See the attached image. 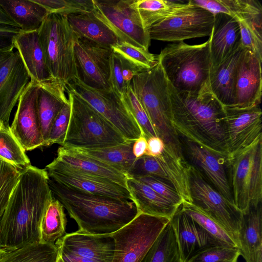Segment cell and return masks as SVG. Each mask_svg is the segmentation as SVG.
Segmentation results:
<instances>
[{
	"instance_id": "cell-57",
	"label": "cell",
	"mask_w": 262,
	"mask_h": 262,
	"mask_svg": "<svg viewBox=\"0 0 262 262\" xmlns=\"http://www.w3.org/2000/svg\"><path fill=\"white\" fill-rule=\"evenodd\" d=\"M7 250L5 249L1 245L0 240V258L6 253Z\"/></svg>"
},
{
	"instance_id": "cell-41",
	"label": "cell",
	"mask_w": 262,
	"mask_h": 262,
	"mask_svg": "<svg viewBox=\"0 0 262 262\" xmlns=\"http://www.w3.org/2000/svg\"><path fill=\"white\" fill-rule=\"evenodd\" d=\"M42 6L48 14L68 16L72 14L92 12L93 0H33Z\"/></svg>"
},
{
	"instance_id": "cell-45",
	"label": "cell",
	"mask_w": 262,
	"mask_h": 262,
	"mask_svg": "<svg viewBox=\"0 0 262 262\" xmlns=\"http://www.w3.org/2000/svg\"><path fill=\"white\" fill-rule=\"evenodd\" d=\"M239 255L237 247L214 246L198 252L187 262H237Z\"/></svg>"
},
{
	"instance_id": "cell-33",
	"label": "cell",
	"mask_w": 262,
	"mask_h": 262,
	"mask_svg": "<svg viewBox=\"0 0 262 262\" xmlns=\"http://www.w3.org/2000/svg\"><path fill=\"white\" fill-rule=\"evenodd\" d=\"M62 205L53 198L46 208L39 224V243L55 245L66 234L67 219Z\"/></svg>"
},
{
	"instance_id": "cell-37",
	"label": "cell",
	"mask_w": 262,
	"mask_h": 262,
	"mask_svg": "<svg viewBox=\"0 0 262 262\" xmlns=\"http://www.w3.org/2000/svg\"><path fill=\"white\" fill-rule=\"evenodd\" d=\"M184 3L165 0H134L133 6L144 29L148 30L154 25L170 15Z\"/></svg>"
},
{
	"instance_id": "cell-21",
	"label": "cell",
	"mask_w": 262,
	"mask_h": 262,
	"mask_svg": "<svg viewBox=\"0 0 262 262\" xmlns=\"http://www.w3.org/2000/svg\"><path fill=\"white\" fill-rule=\"evenodd\" d=\"M261 61L254 54L245 50L236 70L233 107L249 108L260 104L262 94Z\"/></svg>"
},
{
	"instance_id": "cell-40",
	"label": "cell",
	"mask_w": 262,
	"mask_h": 262,
	"mask_svg": "<svg viewBox=\"0 0 262 262\" xmlns=\"http://www.w3.org/2000/svg\"><path fill=\"white\" fill-rule=\"evenodd\" d=\"M230 16L246 21L262 32V6L256 0H228Z\"/></svg>"
},
{
	"instance_id": "cell-5",
	"label": "cell",
	"mask_w": 262,
	"mask_h": 262,
	"mask_svg": "<svg viewBox=\"0 0 262 262\" xmlns=\"http://www.w3.org/2000/svg\"><path fill=\"white\" fill-rule=\"evenodd\" d=\"M210 43L209 38L199 45L174 42L157 55L168 82L177 92L199 93L209 88Z\"/></svg>"
},
{
	"instance_id": "cell-58",
	"label": "cell",
	"mask_w": 262,
	"mask_h": 262,
	"mask_svg": "<svg viewBox=\"0 0 262 262\" xmlns=\"http://www.w3.org/2000/svg\"><path fill=\"white\" fill-rule=\"evenodd\" d=\"M56 262H63L62 260L61 259L59 255Z\"/></svg>"
},
{
	"instance_id": "cell-35",
	"label": "cell",
	"mask_w": 262,
	"mask_h": 262,
	"mask_svg": "<svg viewBox=\"0 0 262 262\" xmlns=\"http://www.w3.org/2000/svg\"><path fill=\"white\" fill-rule=\"evenodd\" d=\"M140 262H184L170 221Z\"/></svg>"
},
{
	"instance_id": "cell-36",
	"label": "cell",
	"mask_w": 262,
	"mask_h": 262,
	"mask_svg": "<svg viewBox=\"0 0 262 262\" xmlns=\"http://www.w3.org/2000/svg\"><path fill=\"white\" fill-rule=\"evenodd\" d=\"M58 255L55 245L34 242L7 251L0 262H56Z\"/></svg>"
},
{
	"instance_id": "cell-27",
	"label": "cell",
	"mask_w": 262,
	"mask_h": 262,
	"mask_svg": "<svg viewBox=\"0 0 262 262\" xmlns=\"http://www.w3.org/2000/svg\"><path fill=\"white\" fill-rule=\"evenodd\" d=\"M55 159L80 172L107 179L127 187L126 182L129 178L127 173L73 149L60 146Z\"/></svg>"
},
{
	"instance_id": "cell-52",
	"label": "cell",
	"mask_w": 262,
	"mask_h": 262,
	"mask_svg": "<svg viewBox=\"0 0 262 262\" xmlns=\"http://www.w3.org/2000/svg\"><path fill=\"white\" fill-rule=\"evenodd\" d=\"M57 248L59 255L63 262H98L88 258L74 254L62 248L58 247Z\"/></svg>"
},
{
	"instance_id": "cell-9",
	"label": "cell",
	"mask_w": 262,
	"mask_h": 262,
	"mask_svg": "<svg viewBox=\"0 0 262 262\" xmlns=\"http://www.w3.org/2000/svg\"><path fill=\"white\" fill-rule=\"evenodd\" d=\"M187 176L191 203L221 226L238 248L243 213L192 166L187 165Z\"/></svg>"
},
{
	"instance_id": "cell-32",
	"label": "cell",
	"mask_w": 262,
	"mask_h": 262,
	"mask_svg": "<svg viewBox=\"0 0 262 262\" xmlns=\"http://www.w3.org/2000/svg\"><path fill=\"white\" fill-rule=\"evenodd\" d=\"M0 5L21 32L38 31L48 15L33 0H0Z\"/></svg>"
},
{
	"instance_id": "cell-19",
	"label": "cell",
	"mask_w": 262,
	"mask_h": 262,
	"mask_svg": "<svg viewBox=\"0 0 262 262\" xmlns=\"http://www.w3.org/2000/svg\"><path fill=\"white\" fill-rule=\"evenodd\" d=\"M38 84L30 81L21 94L10 129L25 151L45 146L36 108Z\"/></svg>"
},
{
	"instance_id": "cell-59",
	"label": "cell",
	"mask_w": 262,
	"mask_h": 262,
	"mask_svg": "<svg viewBox=\"0 0 262 262\" xmlns=\"http://www.w3.org/2000/svg\"><path fill=\"white\" fill-rule=\"evenodd\" d=\"M3 126H3V124H2V122H1V121H0V128L2 127H3Z\"/></svg>"
},
{
	"instance_id": "cell-25",
	"label": "cell",
	"mask_w": 262,
	"mask_h": 262,
	"mask_svg": "<svg viewBox=\"0 0 262 262\" xmlns=\"http://www.w3.org/2000/svg\"><path fill=\"white\" fill-rule=\"evenodd\" d=\"M66 89L59 83L51 81L38 84L36 108L40 132L46 146L52 123L61 108L69 101Z\"/></svg>"
},
{
	"instance_id": "cell-16",
	"label": "cell",
	"mask_w": 262,
	"mask_h": 262,
	"mask_svg": "<svg viewBox=\"0 0 262 262\" xmlns=\"http://www.w3.org/2000/svg\"><path fill=\"white\" fill-rule=\"evenodd\" d=\"M224 126L228 158L262 138L259 105L249 108L225 107Z\"/></svg>"
},
{
	"instance_id": "cell-46",
	"label": "cell",
	"mask_w": 262,
	"mask_h": 262,
	"mask_svg": "<svg viewBox=\"0 0 262 262\" xmlns=\"http://www.w3.org/2000/svg\"><path fill=\"white\" fill-rule=\"evenodd\" d=\"M133 178L148 185L162 196L179 207L184 201L173 185L166 179L150 175Z\"/></svg>"
},
{
	"instance_id": "cell-13",
	"label": "cell",
	"mask_w": 262,
	"mask_h": 262,
	"mask_svg": "<svg viewBox=\"0 0 262 262\" xmlns=\"http://www.w3.org/2000/svg\"><path fill=\"white\" fill-rule=\"evenodd\" d=\"M134 0H93L94 15L120 41L148 50L150 38L133 6Z\"/></svg>"
},
{
	"instance_id": "cell-44",
	"label": "cell",
	"mask_w": 262,
	"mask_h": 262,
	"mask_svg": "<svg viewBox=\"0 0 262 262\" xmlns=\"http://www.w3.org/2000/svg\"><path fill=\"white\" fill-rule=\"evenodd\" d=\"M20 170L0 159V220L19 179Z\"/></svg>"
},
{
	"instance_id": "cell-53",
	"label": "cell",
	"mask_w": 262,
	"mask_h": 262,
	"mask_svg": "<svg viewBox=\"0 0 262 262\" xmlns=\"http://www.w3.org/2000/svg\"><path fill=\"white\" fill-rule=\"evenodd\" d=\"M147 146V139L144 136H141L134 142L133 152L138 159L145 155Z\"/></svg>"
},
{
	"instance_id": "cell-20",
	"label": "cell",
	"mask_w": 262,
	"mask_h": 262,
	"mask_svg": "<svg viewBox=\"0 0 262 262\" xmlns=\"http://www.w3.org/2000/svg\"><path fill=\"white\" fill-rule=\"evenodd\" d=\"M127 174L129 178L150 175L166 179L173 185L184 201L191 202L187 165L165 150L157 157L144 155L137 159Z\"/></svg>"
},
{
	"instance_id": "cell-56",
	"label": "cell",
	"mask_w": 262,
	"mask_h": 262,
	"mask_svg": "<svg viewBox=\"0 0 262 262\" xmlns=\"http://www.w3.org/2000/svg\"><path fill=\"white\" fill-rule=\"evenodd\" d=\"M0 24L6 25L17 27V25L14 21L7 14L4 9L0 5ZM19 28V27H18Z\"/></svg>"
},
{
	"instance_id": "cell-24",
	"label": "cell",
	"mask_w": 262,
	"mask_h": 262,
	"mask_svg": "<svg viewBox=\"0 0 262 262\" xmlns=\"http://www.w3.org/2000/svg\"><path fill=\"white\" fill-rule=\"evenodd\" d=\"M209 38L211 71L241 46L238 21L235 18L225 14H214V25Z\"/></svg>"
},
{
	"instance_id": "cell-49",
	"label": "cell",
	"mask_w": 262,
	"mask_h": 262,
	"mask_svg": "<svg viewBox=\"0 0 262 262\" xmlns=\"http://www.w3.org/2000/svg\"><path fill=\"white\" fill-rule=\"evenodd\" d=\"M109 81L111 89L122 97L128 85L123 78L120 56L114 52L110 59Z\"/></svg>"
},
{
	"instance_id": "cell-55",
	"label": "cell",
	"mask_w": 262,
	"mask_h": 262,
	"mask_svg": "<svg viewBox=\"0 0 262 262\" xmlns=\"http://www.w3.org/2000/svg\"><path fill=\"white\" fill-rule=\"evenodd\" d=\"M13 37L0 36V52L14 49Z\"/></svg>"
},
{
	"instance_id": "cell-12",
	"label": "cell",
	"mask_w": 262,
	"mask_h": 262,
	"mask_svg": "<svg viewBox=\"0 0 262 262\" xmlns=\"http://www.w3.org/2000/svg\"><path fill=\"white\" fill-rule=\"evenodd\" d=\"M214 21L213 14L189 1L151 26L148 33L151 40L181 42L190 38L209 37Z\"/></svg>"
},
{
	"instance_id": "cell-39",
	"label": "cell",
	"mask_w": 262,
	"mask_h": 262,
	"mask_svg": "<svg viewBox=\"0 0 262 262\" xmlns=\"http://www.w3.org/2000/svg\"><path fill=\"white\" fill-rule=\"evenodd\" d=\"M0 159L20 170L31 165L25 150L10 131V128H0Z\"/></svg>"
},
{
	"instance_id": "cell-11",
	"label": "cell",
	"mask_w": 262,
	"mask_h": 262,
	"mask_svg": "<svg viewBox=\"0 0 262 262\" xmlns=\"http://www.w3.org/2000/svg\"><path fill=\"white\" fill-rule=\"evenodd\" d=\"M169 221L165 217L139 213L111 233L115 242L112 262H140Z\"/></svg>"
},
{
	"instance_id": "cell-51",
	"label": "cell",
	"mask_w": 262,
	"mask_h": 262,
	"mask_svg": "<svg viewBox=\"0 0 262 262\" xmlns=\"http://www.w3.org/2000/svg\"><path fill=\"white\" fill-rule=\"evenodd\" d=\"M147 146L145 155L157 157L161 155L165 149L163 140L158 137H152L147 140Z\"/></svg>"
},
{
	"instance_id": "cell-47",
	"label": "cell",
	"mask_w": 262,
	"mask_h": 262,
	"mask_svg": "<svg viewBox=\"0 0 262 262\" xmlns=\"http://www.w3.org/2000/svg\"><path fill=\"white\" fill-rule=\"evenodd\" d=\"M237 20L240 29L242 46L262 60V32L244 20Z\"/></svg>"
},
{
	"instance_id": "cell-14",
	"label": "cell",
	"mask_w": 262,
	"mask_h": 262,
	"mask_svg": "<svg viewBox=\"0 0 262 262\" xmlns=\"http://www.w3.org/2000/svg\"><path fill=\"white\" fill-rule=\"evenodd\" d=\"M187 165L194 167L206 181L233 203L230 188L227 156L179 135Z\"/></svg>"
},
{
	"instance_id": "cell-42",
	"label": "cell",
	"mask_w": 262,
	"mask_h": 262,
	"mask_svg": "<svg viewBox=\"0 0 262 262\" xmlns=\"http://www.w3.org/2000/svg\"><path fill=\"white\" fill-rule=\"evenodd\" d=\"M111 49L113 52L144 70L154 67L158 63L157 55L125 42L120 41Z\"/></svg>"
},
{
	"instance_id": "cell-43",
	"label": "cell",
	"mask_w": 262,
	"mask_h": 262,
	"mask_svg": "<svg viewBox=\"0 0 262 262\" xmlns=\"http://www.w3.org/2000/svg\"><path fill=\"white\" fill-rule=\"evenodd\" d=\"M122 98L129 112L140 126L143 136L147 140L152 137H158L147 115L129 84L127 86Z\"/></svg>"
},
{
	"instance_id": "cell-6",
	"label": "cell",
	"mask_w": 262,
	"mask_h": 262,
	"mask_svg": "<svg viewBox=\"0 0 262 262\" xmlns=\"http://www.w3.org/2000/svg\"><path fill=\"white\" fill-rule=\"evenodd\" d=\"M39 43L52 81L65 89L77 72L74 45L77 37L67 16L48 14L38 30Z\"/></svg>"
},
{
	"instance_id": "cell-54",
	"label": "cell",
	"mask_w": 262,
	"mask_h": 262,
	"mask_svg": "<svg viewBox=\"0 0 262 262\" xmlns=\"http://www.w3.org/2000/svg\"><path fill=\"white\" fill-rule=\"evenodd\" d=\"M21 32L17 27L0 24V36H14Z\"/></svg>"
},
{
	"instance_id": "cell-29",
	"label": "cell",
	"mask_w": 262,
	"mask_h": 262,
	"mask_svg": "<svg viewBox=\"0 0 262 262\" xmlns=\"http://www.w3.org/2000/svg\"><path fill=\"white\" fill-rule=\"evenodd\" d=\"M245 50L241 45L230 56L210 71V90L224 106H233L236 70Z\"/></svg>"
},
{
	"instance_id": "cell-28",
	"label": "cell",
	"mask_w": 262,
	"mask_h": 262,
	"mask_svg": "<svg viewBox=\"0 0 262 262\" xmlns=\"http://www.w3.org/2000/svg\"><path fill=\"white\" fill-rule=\"evenodd\" d=\"M262 203L243 214L238 248L246 262H262Z\"/></svg>"
},
{
	"instance_id": "cell-2",
	"label": "cell",
	"mask_w": 262,
	"mask_h": 262,
	"mask_svg": "<svg viewBox=\"0 0 262 262\" xmlns=\"http://www.w3.org/2000/svg\"><path fill=\"white\" fill-rule=\"evenodd\" d=\"M168 84L172 122L178 134L228 157L224 106L210 89L199 93L179 92Z\"/></svg>"
},
{
	"instance_id": "cell-1",
	"label": "cell",
	"mask_w": 262,
	"mask_h": 262,
	"mask_svg": "<svg viewBox=\"0 0 262 262\" xmlns=\"http://www.w3.org/2000/svg\"><path fill=\"white\" fill-rule=\"evenodd\" d=\"M47 171L31 165L20 170L0 220V240L11 250L39 242L41 217L53 196Z\"/></svg>"
},
{
	"instance_id": "cell-31",
	"label": "cell",
	"mask_w": 262,
	"mask_h": 262,
	"mask_svg": "<svg viewBox=\"0 0 262 262\" xmlns=\"http://www.w3.org/2000/svg\"><path fill=\"white\" fill-rule=\"evenodd\" d=\"M68 23L77 38L86 39L101 46L111 48L120 40L93 12L67 16Z\"/></svg>"
},
{
	"instance_id": "cell-38",
	"label": "cell",
	"mask_w": 262,
	"mask_h": 262,
	"mask_svg": "<svg viewBox=\"0 0 262 262\" xmlns=\"http://www.w3.org/2000/svg\"><path fill=\"white\" fill-rule=\"evenodd\" d=\"M180 208L197 222L219 246L237 247L229 235L221 226L192 203L184 201Z\"/></svg>"
},
{
	"instance_id": "cell-50",
	"label": "cell",
	"mask_w": 262,
	"mask_h": 262,
	"mask_svg": "<svg viewBox=\"0 0 262 262\" xmlns=\"http://www.w3.org/2000/svg\"><path fill=\"white\" fill-rule=\"evenodd\" d=\"M121 60L122 74L124 81L126 85H128L134 76L145 71L120 56Z\"/></svg>"
},
{
	"instance_id": "cell-4",
	"label": "cell",
	"mask_w": 262,
	"mask_h": 262,
	"mask_svg": "<svg viewBox=\"0 0 262 262\" xmlns=\"http://www.w3.org/2000/svg\"><path fill=\"white\" fill-rule=\"evenodd\" d=\"M129 85L146 112L165 150L186 164L179 134L172 122L168 81L160 64L143 71L132 79Z\"/></svg>"
},
{
	"instance_id": "cell-23",
	"label": "cell",
	"mask_w": 262,
	"mask_h": 262,
	"mask_svg": "<svg viewBox=\"0 0 262 262\" xmlns=\"http://www.w3.org/2000/svg\"><path fill=\"white\" fill-rule=\"evenodd\" d=\"M55 245L74 254L98 262H112L115 242L111 234H91L78 231L66 233Z\"/></svg>"
},
{
	"instance_id": "cell-22",
	"label": "cell",
	"mask_w": 262,
	"mask_h": 262,
	"mask_svg": "<svg viewBox=\"0 0 262 262\" xmlns=\"http://www.w3.org/2000/svg\"><path fill=\"white\" fill-rule=\"evenodd\" d=\"M181 258L187 262L198 252L219 246L214 239L180 208L170 220Z\"/></svg>"
},
{
	"instance_id": "cell-15",
	"label": "cell",
	"mask_w": 262,
	"mask_h": 262,
	"mask_svg": "<svg viewBox=\"0 0 262 262\" xmlns=\"http://www.w3.org/2000/svg\"><path fill=\"white\" fill-rule=\"evenodd\" d=\"M112 52L111 48L77 37L74 45L77 78L92 88L111 89L109 80Z\"/></svg>"
},
{
	"instance_id": "cell-7",
	"label": "cell",
	"mask_w": 262,
	"mask_h": 262,
	"mask_svg": "<svg viewBox=\"0 0 262 262\" xmlns=\"http://www.w3.org/2000/svg\"><path fill=\"white\" fill-rule=\"evenodd\" d=\"M71 104L68 126L61 146L69 149L102 148L127 141L103 116L76 94L67 92Z\"/></svg>"
},
{
	"instance_id": "cell-8",
	"label": "cell",
	"mask_w": 262,
	"mask_h": 262,
	"mask_svg": "<svg viewBox=\"0 0 262 262\" xmlns=\"http://www.w3.org/2000/svg\"><path fill=\"white\" fill-rule=\"evenodd\" d=\"M233 202L243 213L262 203V138L227 158Z\"/></svg>"
},
{
	"instance_id": "cell-48",
	"label": "cell",
	"mask_w": 262,
	"mask_h": 262,
	"mask_svg": "<svg viewBox=\"0 0 262 262\" xmlns=\"http://www.w3.org/2000/svg\"><path fill=\"white\" fill-rule=\"evenodd\" d=\"M71 110V104L69 99V101L64 104L52 123L46 146L55 143L61 145L67 133Z\"/></svg>"
},
{
	"instance_id": "cell-3",
	"label": "cell",
	"mask_w": 262,
	"mask_h": 262,
	"mask_svg": "<svg viewBox=\"0 0 262 262\" xmlns=\"http://www.w3.org/2000/svg\"><path fill=\"white\" fill-rule=\"evenodd\" d=\"M53 198L77 223L79 232L111 234L129 223L139 212L130 200L94 194L60 184L49 179Z\"/></svg>"
},
{
	"instance_id": "cell-18",
	"label": "cell",
	"mask_w": 262,
	"mask_h": 262,
	"mask_svg": "<svg viewBox=\"0 0 262 262\" xmlns=\"http://www.w3.org/2000/svg\"><path fill=\"white\" fill-rule=\"evenodd\" d=\"M45 170L50 179L62 185L94 194L132 200L127 187L80 172L55 159L46 166Z\"/></svg>"
},
{
	"instance_id": "cell-34",
	"label": "cell",
	"mask_w": 262,
	"mask_h": 262,
	"mask_svg": "<svg viewBox=\"0 0 262 262\" xmlns=\"http://www.w3.org/2000/svg\"><path fill=\"white\" fill-rule=\"evenodd\" d=\"M134 141L102 148L72 149L128 173L137 158L133 152Z\"/></svg>"
},
{
	"instance_id": "cell-17",
	"label": "cell",
	"mask_w": 262,
	"mask_h": 262,
	"mask_svg": "<svg viewBox=\"0 0 262 262\" xmlns=\"http://www.w3.org/2000/svg\"><path fill=\"white\" fill-rule=\"evenodd\" d=\"M30 81L17 50L0 52V121L10 128L11 112Z\"/></svg>"
},
{
	"instance_id": "cell-30",
	"label": "cell",
	"mask_w": 262,
	"mask_h": 262,
	"mask_svg": "<svg viewBox=\"0 0 262 262\" xmlns=\"http://www.w3.org/2000/svg\"><path fill=\"white\" fill-rule=\"evenodd\" d=\"M126 185L132 201L140 213L170 220L180 207L162 196L148 185L134 178H129Z\"/></svg>"
},
{
	"instance_id": "cell-26",
	"label": "cell",
	"mask_w": 262,
	"mask_h": 262,
	"mask_svg": "<svg viewBox=\"0 0 262 262\" xmlns=\"http://www.w3.org/2000/svg\"><path fill=\"white\" fill-rule=\"evenodd\" d=\"M13 43L28 72L31 81L40 84L52 81L45 63L37 31L21 32L13 37Z\"/></svg>"
},
{
	"instance_id": "cell-10",
	"label": "cell",
	"mask_w": 262,
	"mask_h": 262,
	"mask_svg": "<svg viewBox=\"0 0 262 262\" xmlns=\"http://www.w3.org/2000/svg\"><path fill=\"white\" fill-rule=\"evenodd\" d=\"M86 101L109 122L127 141H135L142 130L125 105L122 97L112 89H97L89 87L77 78L73 79L66 88Z\"/></svg>"
}]
</instances>
